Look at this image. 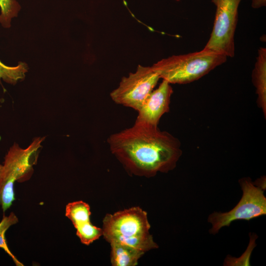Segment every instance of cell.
I'll return each instance as SVG.
<instances>
[{
    "label": "cell",
    "instance_id": "obj_1",
    "mask_svg": "<svg viewBox=\"0 0 266 266\" xmlns=\"http://www.w3.org/2000/svg\"><path fill=\"white\" fill-rule=\"evenodd\" d=\"M107 142L129 172L147 177L173 169L182 153L178 138L158 126L136 120L132 127L111 134Z\"/></svg>",
    "mask_w": 266,
    "mask_h": 266
},
{
    "label": "cell",
    "instance_id": "obj_2",
    "mask_svg": "<svg viewBox=\"0 0 266 266\" xmlns=\"http://www.w3.org/2000/svg\"><path fill=\"white\" fill-rule=\"evenodd\" d=\"M146 212L133 207L107 214L103 220L102 235L109 243L117 242L144 253L158 248L149 233Z\"/></svg>",
    "mask_w": 266,
    "mask_h": 266
},
{
    "label": "cell",
    "instance_id": "obj_3",
    "mask_svg": "<svg viewBox=\"0 0 266 266\" xmlns=\"http://www.w3.org/2000/svg\"><path fill=\"white\" fill-rule=\"evenodd\" d=\"M227 57L204 49L173 55L151 66L160 78L171 84H184L196 81L224 64Z\"/></svg>",
    "mask_w": 266,
    "mask_h": 266
},
{
    "label": "cell",
    "instance_id": "obj_4",
    "mask_svg": "<svg viewBox=\"0 0 266 266\" xmlns=\"http://www.w3.org/2000/svg\"><path fill=\"white\" fill-rule=\"evenodd\" d=\"M44 139L36 137L26 148L15 143L5 155L0 174V206L3 212L15 200V182L26 181L32 175Z\"/></svg>",
    "mask_w": 266,
    "mask_h": 266
},
{
    "label": "cell",
    "instance_id": "obj_5",
    "mask_svg": "<svg viewBox=\"0 0 266 266\" xmlns=\"http://www.w3.org/2000/svg\"><path fill=\"white\" fill-rule=\"evenodd\" d=\"M243 192L238 203L227 212H214L208 218L212 227L209 233L215 234L225 226L237 220L249 221L266 214V198L264 190L252 182L249 177H243L239 181Z\"/></svg>",
    "mask_w": 266,
    "mask_h": 266
},
{
    "label": "cell",
    "instance_id": "obj_6",
    "mask_svg": "<svg viewBox=\"0 0 266 266\" xmlns=\"http://www.w3.org/2000/svg\"><path fill=\"white\" fill-rule=\"evenodd\" d=\"M241 0H211L216 6L213 26L203 49L232 58L238 8Z\"/></svg>",
    "mask_w": 266,
    "mask_h": 266
},
{
    "label": "cell",
    "instance_id": "obj_7",
    "mask_svg": "<svg viewBox=\"0 0 266 266\" xmlns=\"http://www.w3.org/2000/svg\"><path fill=\"white\" fill-rule=\"evenodd\" d=\"M160 79L151 66L138 65L134 72L122 78L110 98L118 104L137 111Z\"/></svg>",
    "mask_w": 266,
    "mask_h": 266
},
{
    "label": "cell",
    "instance_id": "obj_8",
    "mask_svg": "<svg viewBox=\"0 0 266 266\" xmlns=\"http://www.w3.org/2000/svg\"><path fill=\"white\" fill-rule=\"evenodd\" d=\"M170 84L165 80L147 96L137 111L136 121L158 126L161 117L169 111L170 99L173 94Z\"/></svg>",
    "mask_w": 266,
    "mask_h": 266
},
{
    "label": "cell",
    "instance_id": "obj_9",
    "mask_svg": "<svg viewBox=\"0 0 266 266\" xmlns=\"http://www.w3.org/2000/svg\"><path fill=\"white\" fill-rule=\"evenodd\" d=\"M90 215V206L82 200L70 202L66 206V216L72 222L81 242L87 245L102 235V229L91 223Z\"/></svg>",
    "mask_w": 266,
    "mask_h": 266
},
{
    "label": "cell",
    "instance_id": "obj_10",
    "mask_svg": "<svg viewBox=\"0 0 266 266\" xmlns=\"http://www.w3.org/2000/svg\"><path fill=\"white\" fill-rule=\"evenodd\" d=\"M252 81L257 95V104L266 117V48L261 47L252 73Z\"/></svg>",
    "mask_w": 266,
    "mask_h": 266
},
{
    "label": "cell",
    "instance_id": "obj_11",
    "mask_svg": "<svg viewBox=\"0 0 266 266\" xmlns=\"http://www.w3.org/2000/svg\"><path fill=\"white\" fill-rule=\"evenodd\" d=\"M111 263L113 266H135L144 252L129 246L117 242L110 243Z\"/></svg>",
    "mask_w": 266,
    "mask_h": 266
},
{
    "label": "cell",
    "instance_id": "obj_12",
    "mask_svg": "<svg viewBox=\"0 0 266 266\" xmlns=\"http://www.w3.org/2000/svg\"><path fill=\"white\" fill-rule=\"evenodd\" d=\"M27 71L28 66L25 63L19 62L16 66H9L0 61V79L6 83L16 84L25 78Z\"/></svg>",
    "mask_w": 266,
    "mask_h": 266
},
{
    "label": "cell",
    "instance_id": "obj_13",
    "mask_svg": "<svg viewBox=\"0 0 266 266\" xmlns=\"http://www.w3.org/2000/svg\"><path fill=\"white\" fill-rule=\"evenodd\" d=\"M18 222V219L13 212H11L8 216L3 215L0 222V248L2 249L13 260L16 266L23 265L16 259L11 253L7 245L5 233L12 225Z\"/></svg>",
    "mask_w": 266,
    "mask_h": 266
},
{
    "label": "cell",
    "instance_id": "obj_14",
    "mask_svg": "<svg viewBox=\"0 0 266 266\" xmlns=\"http://www.w3.org/2000/svg\"><path fill=\"white\" fill-rule=\"evenodd\" d=\"M0 23L4 28H9L11 19L17 16L21 6L16 0H0Z\"/></svg>",
    "mask_w": 266,
    "mask_h": 266
},
{
    "label": "cell",
    "instance_id": "obj_15",
    "mask_svg": "<svg viewBox=\"0 0 266 266\" xmlns=\"http://www.w3.org/2000/svg\"><path fill=\"white\" fill-rule=\"evenodd\" d=\"M266 6V0H251V6L257 9Z\"/></svg>",
    "mask_w": 266,
    "mask_h": 266
},
{
    "label": "cell",
    "instance_id": "obj_16",
    "mask_svg": "<svg viewBox=\"0 0 266 266\" xmlns=\"http://www.w3.org/2000/svg\"><path fill=\"white\" fill-rule=\"evenodd\" d=\"M1 167H2V165L0 164V172H1Z\"/></svg>",
    "mask_w": 266,
    "mask_h": 266
}]
</instances>
